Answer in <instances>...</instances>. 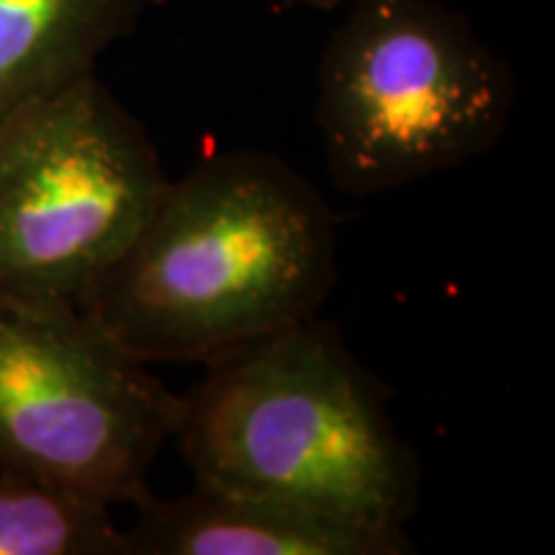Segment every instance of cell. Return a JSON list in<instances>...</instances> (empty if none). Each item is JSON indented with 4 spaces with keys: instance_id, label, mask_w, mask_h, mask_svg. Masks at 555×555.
<instances>
[{
    "instance_id": "6da1fadb",
    "label": "cell",
    "mask_w": 555,
    "mask_h": 555,
    "mask_svg": "<svg viewBox=\"0 0 555 555\" xmlns=\"http://www.w3.org/2000/svg\"><path fill=\"white\" fill-rule=\"evenodd\" d=\"M335 278L327 201L281 157L240 150L168 180L80 309L142 363H211L317 317Z\"/></svg>"
},
{
    "instance_id": "7a4b0ae2",
    "label": "cell",
    "mask_w": 555,
    "mask_h": 555,
    "mask_svg": "<svg viewBox=\"0 0 555 555\" xmlns=\"http://www.w3.org/2000/svg\"><path fill=\"white\" fill-rule=\"evenodd\" d=\"M176 440L198 486L406 530L420 461L376 378L317 317L208 363Z\"/></svg>"
},
{
    "instance_id": "3957f363",
    "label": "cell",
    "mask_w": 555,
    "mask_h": 555,
    "mask_svg": "<svg viewBox=\"0 0 555 555\" xmlns=\"http://www.w3.org/2000/svg\"><path fill=\"white\" fill-rule=\"evenodd\" d=\"M512 108L509 67L440 0H352L319 62V137L332 183L350 196L483 157Z\"/></svg>"
},
{
    "instance_id": "277c9868",
    "label": "cell",
    "mask_w": 555,
    "mask_h": 555,
    "mask_svg": "<svg viewBox=\"0 0 555 555\" xmlns=\"http://www.w3.org/2000/svg\"><path fill=\"white\" fill-rule=\"evenodd\" d=\"M168 178L147 129L93 75L0 119V296L80 307Z\"/></svg>"
},
{
    "instance_id": "5b68a950",
    "label": "cell",
    "mask_w": 555,
    "mask_h": 555,
    "mask_svg": "<svg viewBox=\"0 0 555 555\" xmlns=\"http://www.w3.org/2000/svg\"><path fill=\"white\" fill-rule=\"evenodd\" d=\"M178 414L180 397L88 311L0 296V468L137 504Z\"/></svg>"
},
{
    "instance_id": "8992f818",
    "label": "cell",
    "mask_w": 555,
    "mask_h": 555,
    "mask_svg": "<svg viewBox=\"0 0 555 555\" xmlns=\"http://www.w3.org/2000/svg\"><path fill=\"white\" fill-rule=\"evenodd\" d=\"M134 555H406V530H378L273 499L206 489L137 502Z\"/></svg>"
},
{
    "instance_id": "52a82bcc",
    "label": "cell",
    "mask_w": 555,
    "mask_h": 555,
    "mask_svg": "<svg viewBox=\"0 0 555 555\" xmlns=\"http://www.w3.org/2000/svg\"><path fill=\"white\" fill-rule=\"evenodd\" d=\"M147 0H0V119L95 73Z\"/></svg>"
},
{
    "instance_id": "ba28073f",
    "label": "cell",
    "mask_w": 555,
    "mask_h": 555,
    "mask_svg": "<svg viewBox=\"0 0 555 555\" xmlns=\"http://www.w3.org/2000/svg\"><path fill=\"white\" fill-rule=\"evenodd\" d=\"M0 555H134L111 506L0 468Z\"/></svg>"
},
{
    "instance_id": "9c48e42d",
    "label": "cell",
    "mask_w": 555,
    "mask_h": 555,
    "mask_svg": "<svg viewBox=\"0 0 555 555\" xmlns=\"http://www.w3.org/2000/svg\"><path fill=\"white\" fill-rule=\"evenodd\" d=\"M311 5H319V9H332V5L339 3V0H307Z\"/></svg>"
}]
</instances>
